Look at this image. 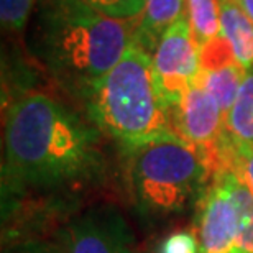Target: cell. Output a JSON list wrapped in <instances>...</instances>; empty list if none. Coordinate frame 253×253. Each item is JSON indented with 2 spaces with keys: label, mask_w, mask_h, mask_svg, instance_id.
I'll use <instances>...</instances> for the list:
<instances>
[{
  "label": "cell",
  "mask_w": 253,
  "mask_h": 253,
  "mask_svg": "<svg viewBox=\"0 0 253 253\" xmlns=\"http://www.w3.org/2000/svg\"><path fill=\"white\" fill-rule=\"evenodd\" d=\"M100 135L51 95L15 97L3 117V197L73 196L100 184L107 171Z\"/></svg>",
  "instance_id": "obj_1"
},
{
  "label": "cell",
  "mask_w": 253,
  "mask_h": 253,
  "mask_svg": "<svg viewBox=\"0 0 253 253\" xmlns=\"http://www.w3.org/2000/svg\"><path fill=\"white\" fill-rule=\"evenodd\" d=\"M136 23L110 18L81 0H38L28 46L59 85L81 97L122 59Z\"/></svg>",
  "instance_id": "obj_2"
},
{
  "label": "cell",
  "mask_w": 253,
  "mask_h": 253,
  "mask_svg": "<svg viewBox=\"0 0 253 253\" xmlns=\"http://www.w3.org/2000/svg\"><path fill=\"white\" fill-rule=\"evenodd\" d=\"M79 99L85 105L87 120L120 150L178 136L156 89L151 56L135 43Z\"/></svg>",
  "instance_id": "obj_3"
},
{
  "label": "cell",
  "mask_w": 253,
  "mask_h": 253,
  "mask_svg": "<svg viewBox=\"0 0 253 253\" xmlns=\"http://www.w3.org/2000/svg\"><path fill=\"white\" fill-rule=\"evenodd\" d=\"M130 204L148 224L183 215L199 204L214 178L209 161L179 136L122 150Z\"/></svg>",
  "instance_id": "obj_4"
},
{
  "label": "cell",
  "mask_w": 253,
  "mask_h": 253,
  "mask_svg": "<svg viewBox=\"0 0 253 253\" xmlns=\"http://www.w3.org/2000/svg\"><path fill=\"white\" fill-rule=\"evenodd\" d=\"M169 120L176 135L206 156L214 174L229 169L234 145L225 120L215 100L197 81L169 107Z\"/></svg>",
  "instance_id": "obj_5"
},
{
  "label": "cell",
  "mask_w": 253,
  "mask_h": 253,
  "mask_svg": "<svg viewBox=\"0 0 253 253\" xmlns=\"http://www.w3.org/2000/svg\"><path fill=\"white\" fill-rule=\"evenodd\" d=\"M151 63L156 89L169 110L196 83L201 73L199 43L188 17L176 22L165 35L151 54Z\"/></svg>",
  "instance_id": "obj_6"
},
{
  "label": "cell",
  "mask_w": 253,
  "mask_h": 253,
  "mask_svg": "<svg viewBox=\"0 0 253 253\" xmlns=\"http://www.w3.org/2000/svg\"><path fill=\"white\" fill-rule=\"evenodd\" d=\"M63 253H135L133 237L112 206H95L74 215L58 230Z\"/></svg>",
  "instance_id": "obj_7"
},
{
  "label": "cell",
  "mask_w": 253,
  "mask_h": 253,
  "mask_svg": "<svg viewBox=\"0 0 253 253\" xmlns=\"http://www.w3.org/2000/svg\"><path fill=\"white\" fill-rule=\"evenodd\" d=\"M196 229L199 253H234L239 234V211L224 169L214 174L199 201Z\"/></svg>",
  "instance_id": "obj_8"
},
{
  "label": "cell",
  "mask_w": 253,
  "mask_h": 253,
  "mask_svg": "<svg viewBox=\"0 0 253 253\" xmlns=\"http://www.w3.org/2000/svg\"><path fill=\"white\" fill-rule=\"evenodd\" d=\"M186 0H146L138 17L133 43L151 56L176 22L186 17Z\"/></svg>",
  "instance_id": "obj_9"
},
{
  "label": "cell",
  "mask_w": 253,
  "mask_h": 253,
  "mask_svg": "<svg viewBox=\"0 0 253 253\" xmlns=\"http://www.w3.org/2000/svg\"><path fill=\"white\" fill-rule=\"evenodd\" d=\"M220 2V30L242 69L253 68V22L239 0H219Z\"/></svg>",
  "instance_id": "obj_10"
},
{
  "label": "cell",
  "mask_w": 253,
  "mask_h": 253,
  "mask_svg": "<svg viewBox=\"0 0 253 253\" xmlns=\"http://www.w3.org/2000/svg\"><path fill=\"white\" fill-rule=\"evenodd\" d=\"M227 131L234 148L253 146V68L245 71L239 94L227 119Z\"/></svg>",
  "instance_id": "obj_11"
},
{
  "label": "cell",
  "mask_w": 253,
  "mask_h": 253,
  "mask_svg": "<svg viewBox=\"0 0 253 253\" xmlns=\"http://www.w3.org/2000/svg\"><path fill=\"white\" fill-rule=\"evenodd\" d=\"M244 76L245 69H242L239 63H232L214 71H201L199 78H197V83L211 94V97L219 105L225 125L230 110L234 107L237 94H239Z\"/></svg>",
  "instance_id": "obj_12"
},
{
  "label": "cell",
  "mask_w": 253,
  "mask_h": 253,
  "mask_svg": "<svg viewBox=\"0 0 253 253\" xmlns=\"http://www.w3.org/2000/svg\"><path fill=\"white\" fill-rule=\"evenodd\" d=\"M239 211V234L234 253H253V194L234 169H224Z\"/></svg>",
  "instance_id": "obj_13"
},
{
  "label": "cell",
  "mask_w": 253,
  "mask_h": 253,
  "mask_svg": "<svg viewBox=\"0 0 253 253\" xmlns=\"http://www.w3.org/2000/svg\"><path fill=\"white\" fill-rule=\"evenodd\" d=\"M186 13L199 48L222 35L219 0H186Z\"/></svg>",
  "instance_id": "obj_14"
},
{
  "label": "cell",
  "mask_w": 253,
  "mask_h": 253,
  "mask_svg": "<svg viewBox=\"0 0 253 253\" xmlns=\"http://www.w3.org/2000/svg\"><path fill=\"white\" fill-rule=\"evenodd\" d=\"M38 0H0L2 28L8 33H20L30 22Z\"/></svg>",
  "instance_id": "obj_15"
},
{
  "label": "cell",
  "mask_w": 253,
  "mask_h": 253,
  "mask_svg": "<svg viewBox=\"0 0 253 253\" xmlns=\"http://www.w3.org/2000/svg\"><path fill=\"white\" fill-rule=\"evenodd\" d=\"M199 63L201 71H214L224 68L227 64L237 63V59L234 56V51H232L230 43L227 42L224 35H220V37L211 40L199 48Z\"/></svg>",
  "instance_id": "obj_16"
},
{
  "label": "cell",
  "mask_w": 253,
  "mask_h": 253,
  "mask_svg": "<svg viewBox=\"0 0 253 253\" xmlns=\"http://www.w3.org/2000/svg\"><path fill=\"white\" fill-rule=\"evenodd\" d=\"M97 12L115 20L138 18L145 8L146 0H81Z\"/></svg>",
  "instance_id": "obj_17"
},
{
  "label": "cell",
  "mask_w": 253,
  "mask_h": 253,
  "mask_svg": "<svg viewBox=\"0 0 253 253\" xmlns=\"http://www.w3.org/2000/svg\"><path fill=\"white\" fill-rule=\"evenodd\" d=\"M234 169L239 178L247 184V188L253 194V146L252 148H234L230 168Z\"/></svg>",
  "instance_id": "obj_18"
},
{
  "label": "cell",
  "mask_w": 253,
  "mask_h": 253,
  "mask_svg": "<svg viewBox=\"0 0 253 253\" xmlns=\"http://www.w3.org/2000/svg\"><path fill=\"white\" fill-rule=\"evenodd\" d=\"M158 253H199L197 240L188 232H178L166 239L160 245Z\"/></svg>",
  "instance_id": "obj_19"
},
{
  "label": "cell",
  "mask_w": 253,
  "mask_h": 253,
  "mask_svg": "<svg viewBox=\"0 0 253 253\" xmlns=\"http://www.w3.org/2000/svg\"><path fill=\"white\" fill-rule=\"evenodd\" d=\"M3 253H63L58 244L43 240H25L10 247Z\"/></svg>",
  "instance_id": "obj_20"
},
{
  "label": "cell",
  "mask_w": 253,
  "mask_h": 253,
  "mask_svg": "<svg viewBox=\"0 0 253 253\" xmlns=\"http://www.w3.org/2000/svg\"><path fill=\"white\" fill-rule=\"evenodd\" d=\"M240 7L245 10V13L249 15L250 20L253 22V0H239Z\"/></svg>",
  "instance_id": "obj_21"
},
{
  "label": "cell",
  "mask_w": 253,
  "mask_h": 253,
  "mask_svg": "<svg viewBox=\"0 0 253 253\" xmlns=\"http://www.w3.org/2000/svg\"><path fill=\"white\" fill-rule=\"evenodd\" d=\"M155 253H158V252H155Z\"/></svg>",
  "instance_id": "obj_22"
}]
</instances>
